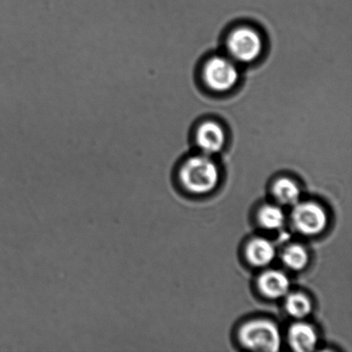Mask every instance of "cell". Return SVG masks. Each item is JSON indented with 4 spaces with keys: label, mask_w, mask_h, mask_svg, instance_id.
Listing matches in <instances>:
<instances>
[{
    "label": "cell",
    "mask_w": 352,
    "mask_h": 352,
    "mask_svg": "<svg viewBox=\"0 0 352 352\" xmlns=\"http://www.w3.org/2000/svg\"><path fill=\"white\" fill-rule=\"evenodd\" d=\"M272 192L276 199L283 205L295 206L299 202L301 190L295 182L289 178H280L275 182Z\"/></svg>",
    "instance_id": "30bf717a"
},
{
    "label": "cell",
    "mask_w": 352,
    "mask_h": 352,
    "mask_svg": "<svg viewBox=\"0 0 352 352\" xmlns=\"http://www.w3.org/2000/svg\"><path fill=\"white\" fill-rule=\"evenodd\" d=\"M293 226L305 236H316L326 229L329 217L322 206L315 202L296 203L292 212Z\"/></svg>",
    "instance_id": "5b68a950"
},
{
    "label": "cell",
    "mask_w": 352,
    "mask_h": 352,
    "mask_svg": "<svg viewBox=\"0 0 352 352\" xmlns=\"http://www.w3.org/2000/svg\"><path fill=\"white\" fill-rule=\"evenodd\" d=\"M196 144L202 154L212 157L222 151L226 141V133L219 123L206 122L197 129Z\"/></svg>",
    "instance_id": "8992f818"
},
{
    "label": "cell",
    "mask_w": 352,
    "mask_h": 352,
    "mask_svg": "<svg viewBox=\"0 0 352 352\" xmlns=\"http://www.w3.org/2000/svg\"><path fill=\"white\" fill-rule=\"evenodd\" d=\"M238 336L241 344L251 351L276 352L280 350V331L276 324L268 320H253L245 323Z\"/></svg>",
    "instance_id": "7a4b0ae2"
},
{
    "label": "cell",
    "mask_w": 352,
    "mask_h": 352,
    "mask_svg": "<svg viewBox=\"0 0 352 352\" xmlns=\"http://www.w3.org/2000/svg\"><path fill=\"white\" fill-rule=\"evenodd\" d=\"M282 260L286 267L292 271H302L309 264V255L305 248L298 244H293L285 248Z\"/></svg>",
    "instance_id": "7c38bea8"
},
{
    "label": "cell",
    "mask_w": 352,
    "mask_h": 352,
    "mask_svg": "<svg viewBox=\"0 0 352 352\" xmlns=\"http://www.w3.org/2000/svg\"><path fill=\"white\" fill-rule=\"evenodd\" d=\"M227 50L234 61L250 63L261 56L263 41L261 34L251 28H237L228 37Z\"/></svg>",
    "instance_id": "3957f363"
},
{
    "label": "cell",
    "mask_w": 352,
    "mask_h": 352,
    "mask_svg": "<svg viewBox=\"0 0 352 352\" xmlns=\"http://www.w3.org/2000/svg\"><path fill=\"white\" fill-rule=\"evenodd\" d=\"M258 286L265 298L278 299L287 296L291 282L288 276L278 270L263 272L258 279Z\"/></svg>",
    "instance_id": "52a82bcc"
},
{
    "label": "cell",
    "mask_w": 352,
    "mask_h": 352,
    "mask_svg": "<svg viewBox=\"0 0 352 352\" xmlns=\"http://www.w3.org/2000/svg\"><path fill=\"white\" fill-rule=\"evenodd\" d=\"M246 255L250 264L257 267H267L274 261L276 250L272 241L265 238L257 237L247 245Z\"/></svg>",
    "instance_id": "9c48e42d"
},
{
    "label": "cell",
    "mask_w": 352,
    "mask_h": 352,
    "mask_svg": "<svg viewBox=\"0 0 352 352\" xmlns=\"http://www.w3.org/2000/svg\"><path fill=\"white\" fill-rule=\"evenodd\" d=\"M288 340L292 349L298 352H309L316 349L318 336L314 327L306 322H296L289 327Z\"/></svg>",
    "instance_id": "ba28073f"
},
{
    "label": "cell",
    "mask_w": 352,
    "mask_h": 352,
    "mask_svg": "<svg viewBox=\"0 0 352 352\" xmlns=\"http://www.w3.org/2000/svg\"><path fill=\"white\" fill-rule=\"evenodd\" d=\"M285 307L289 315L298 320L305 318L312 312V302L302 293H292L288 295Z\"/></svg>",
    "instance_id": "8fae6325"
},
{
    "label": "cell",
    "mask_w": 352,
    "mask_h": 352,
    "mask_svg": "<svg viewBox=\"0 0 352 352\" xmlns=\"http://www.w3.org/2000/svg\"><path fill=\"white\" fill-rule=\"evenodd\" d=\"M258 223L265 230L280 229L285 223V212L280 207L275 205H265L258 213Z\"/></svg>",
    "instance_id": "4fadbf2b"
},
{
    "label": "cell",
    "mask_w": 352,
    "mask_h": 352,
    "mask_svg": "<svg viewBox=\"0 0 352 352\" xmlns=\"http://www.w3.org/2000/svg\"><path fill=\"white\" fill-rule=\"evenodd\" d=\"M204 80L210 89L226 92L239 80V71L232 58L223 56L210 58L204 67Z\"/></svg>",
    "instance_id": "277c9868"
},
{
    "label": "cell",
    "mask_w": 352,
    "mask_h": 352,
    "mask_svg": "<svg viewBox=\"0 0 352 352\" xmlns=\"http://www.w3.org/2000/svg\"><path fill=\"white\" fill-rule=\"evenodd\" d=\"M179 179L183 188L195 195H206L212 192L219 185V168L207 155H196L182 164Z\"/></svg>",
    "instance_id": "6da1fadb"
}]
</instances>
